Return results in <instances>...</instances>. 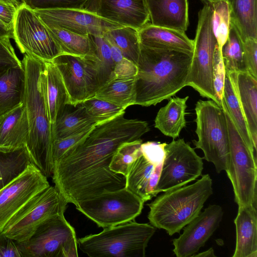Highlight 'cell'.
<instances>
[{
    "mask_svg": "<svg viewBox=\"0 0 257 257\" xmlns=\"http://www.w3.org/2000/svg\"><path fill=\"white\" fill-rule=\"evenodd\" d=\"M122 113L96 124L81 142L54 163L55 186L68 203L80 202L125 187V177L109 166L122 144L140 139L150 131L148 122L128 119Z\"/></svg>",
    "mask_w": 257,
    "mask_h": 257,
    "instance_id": "1",
    "label": "cell"
},
{
    "mask_svg": "<svg viewBox=\"0 0 257 257\" xmlns=\"http://www.w3.org/2000/svg\"><path fill=\"white\" fill-rule=\"evenodd\" d=\"M193 52L141 45L135 105H156L186 86Z\"/></svg>",
    "mask_w": 257,
    "mask_h": 257,
    "instance_id": "2",
    "label": "cell"
},
{
    "mask_svg": "<svg viewBox=\"0 0 257 257\" xmlns=\"http://www.w3.org/2000/svg\"><path fill=\"white\" fill-rule=\"evenodd\" d=\"M26 74L24 100L29 125L26 145L32 163L47 177L52 176V137L46 95L44 61L27 54L21 61Z\"/></svg>",
    "mask_w": 257,
    "mask_h": 257,
    "instance_id": "3",
    "label": "cell"
},
{
    "mask_svg": "<svg viewBox=\"0 0 257 257\" xmlns=\"http://www.w3.org/2000/svg\"><path fill=\"white\" fill-rule=\"evenodd\" d=\"M148 204L150 223L171 236L180 231L200 212L213 194L212 180L205 174L194 183L164 192Z\"/></svg>",
    "mask_w": 257,
    "mask_h": 257,
    "instance_id": "4",
    "label": "cell"
},
{
    "mask_svg": "<svg viewBox=\"0 0 257 257\" xmlns=\"http://www.w3.org/2000/svg\"><path fill=\"white\" fill-rule=\"evenodd\" d=\"M156 229L133 220L80 238L78 247L90 257H144Z\"/></svg>",
    "mask_w": 257,
    "mask_h": 257,
    "instance_id": "5",
    "label": "cell"
},
{
    "mask_svg": "<svg viewBox=\"0 0 257 257\" xmlns=\"http://www.w3.org/2000/svg\"><path fill=\"white\" fill-rule=\"evenodd\" d=\"M198 140L192 142L201 149L206 161L220 173L227 168L229 145L227 121L223 107L212 100H198L195 108Z\"/></svg>",
    "mask_w": 257,
    "mask_h": 257,
    "instance_id": "6",
    "label": "cell"
},
{
    "mask_svg": "<svg viewBox=\"0 0 257 257\" xmlns=\"http://www.w3.org/2000/svg\"><path fill=\"white\" fill-rule=\"evenodd\" d=\"M229 136V155L225 171L238 206L257 204L256 151L244 141L231 118L222 99Z\"/></svg>",
    "mask_w": 257,
    "mask_h": 257,
    "instance_id": "7",
    "label": "cell"
},
{
    "mask_svg": "<svg viewBox=\"0 0 257 257\" xmlns=\"http://www.w3.org/2000/svg\"><path fill=\"white\" fill-rule=\"evenodd\" d=\"M212 13L211 5L209 4H205L198 13L192 58L186 86L192 87L203 97L212 100L218 104L213 78L214 53L218 43L212 28Z\"/></svg>",
    "mask_w": 257,
    "mask_h": 257,
    "instance_id": "8",
    "label": "cell"
},
{
    "mask_svg": "<svg viewBox=\"0 0 257 257\" xmlns=\"http://www.w3.org/2000/svg\"><path fill=\"white\" fill-rule=\"evenodd\" d=\"M16 243L22 257L78 256L75 229L64 213L46 220L26 241Z\"/></svg>",
    "mask_w": 257,
    "mask_h": 257,
    "instance_id": "9",
    "label": "cell"
},
{
    "mask_svg": "<svg viewBox=\"0 0 257 257\" xmlns=\"http://www.w3.org/2000/svg\"><path fill=\"white\" fill-rule=\"evenodd\" d=\"M145 202L125 187L79 202L76 208L103 228L134 220Z\"/></svg>",
    "mask_w": 257,
    "mask_h": 257,
    "instance_id": "10",
    "label": "cell"
},
{
    "mask_svg": "<svg viewBox=\"0 0 257 257\" xmlns=\"http://www.w3.org/2000/svg\"><path fill=\"white\" fill-rule=\"evenodd\" d=\"M68 202L54 186H49L29 201L2 232L18 242L28 240L48 218L64 213Z\"/></svg>",
    "mask_w": 257,
    "mask_h": 257,
    "instance_id": "11",
    "label": "cell"
},
{
    "mask_svg": "<svg viewBox=\"0 0 257 257\" xmlns=\"http://www.w3.org/2000/svg\"><path fill=\"white\" fill-rule=\"evenodd\" d=\"M13 32V39L23 54L43 61H52L62 54L43 22L24 4L18 8Z\"/></svg>",
    "mask_w": 257,
    "mask_h": 257,
    "instance_id": "12",
    "label": "cell"
},
{
    "mask_svg": "<svg viewBox=\"0 0 257 257\" xmlns=\"http://www.w3.org/2000/svg\"><path fill=\"white\" fill-rule=\"evenodd\" d=\"M165 150V156L157 187L158 194L185 186L202 175L203 158L183 139H173L166 143Z\"/></svg>",
    "mask_w": 257,
    "mask_h": 257,
    "instance_id": "13",
    "label": "cell"
},
{
    "mask_svg": "<svg viewBox=\"0 0 257 257\" xmlns=\"http://www.w3.org/2000/svg\"><path fill=\"white\" fill-rule=\"evenodd\" d=\"M52 62L62 77L69 105L76 106L95 96L100 84L96 66L90 58L61 54Z\"/></svg>",
    "mask_w": 257,
    "mask_h": 257,
    "instance_id": "14",
    "label": "cell"
},
{
    "mask_svg": "<svg viewBox=\"0 0 257 257\" xmlns=\"http://www.w3.org/2000/svg\"><path fill=\"white\" fill-rule=\"evenodd\" d=\"M50 186L47 178L33 163L0 190V232L33 197Z\"/></svg>",
    "mask_w": 257,
    "mask_h": 257,
    "instance_id": "15",
    "label": "cell"
},
{
    "mask_svg": "<svg viewBox=\"0 0 257 257\" xmlns=\"http://www.w3.org/2000/svg\"><path fill=\"white\" fill-rule=\"evenodd\" d=\"M34 11L45 25L80 35L103 36L110 30L123 27L84 9L63 8Z\"/></svg>",
    "mask_w": 257,
    "mask_h": 257,
    "instance_id": "16",
    "label": "cell"
},
{
    "mask_svg": "<svg viewBox=\"0 0 257 257\" xmlns=\"http://www.w3.org/2000/svg\"><path fill=\"white\" fill-rule=\"evenodd\" d=\"M223 215L221 206L210 205L189 222L179 237L173 240L176 256L189 257L196 254L217 229Z\"/></svg>",
    "mask_w": 257,
    "mask_h": 257,
    "instance_id": "17",
    "label": "cell"
},
{
    "mask_svg": "<svg viewBox=\"0 0 257 257\" xmlns=\"http://www.w3.org/2000/svg\"><path fill=\"white\" fill-rule=\"evenodd\" d=\"M84 10L138 30L150 21L145 0H89Z\"/></svg>",
    "mask_w": 257,
    "mask_h": 257,
    "instance_id": "18",
    "label": "cell"
},
{
    "mask_svg": "<svg viewBox=\"0 0 257 257\" xmlns=\"http://www.w3.org/2000/svg\"><path fill=\"white\" fill-rule=\"evenodd\" d=\"M245 118L254 149L257 146V79L247 71L227 73Z\"/></svg>",
    "mask_w": 257,
    "mask_h": 257,
    "instance_id": "19",
    "label": "cell"
},
{
    "mask_svg": "<svg viewBox=\"0 0 257 257\" xmlns=\"http://www.w3.org/2000/svg\"><path fill=\"white\" fill-rule=\"evenodd\" d=\"M29 125L24 102L0 115V150L13 151L26 146Z\"/></svg>",
    "mask_w": 257,
    "mask_h": 257,
    "instance_id": "20",
    "label": "cell"
},
{
    "mask_svg": "<svg viewBox=\"0 0 257 257\" xmlns=\"http://www.w3.org/2000/svg\"><path fill=\"white\" fill-rule=\"evenodd\" d=\"M151 24L183 32L189 25L188 0H145Z\"/></svg>",
    "mask_w": 257,
    "mask_h": 257,
    "instance_id": "21",
    "label": "cell"
},
{
    "mask_svg": "<svg viewBox=\"0 0 257 257\" xmlns=\"http://www.w3.org/2000/svg\"><path fill=\"white\" fill-rule=\"evenodd\" d=\"M256 209L252 204L238 206L234 220L236 244L232 257L257 256Z\"/></svg>",
    "mask_w": 257,
    "mask_h": 257,
    "instance_id": "22",
    "label": "cell"
},
{
    "mask_svg": "<svg viewBox=\"0 0 257 257\" xmlns=\"http://www.w3.org/2000/svg\"><path fill=\"white\" fill-rule=\"evenodd\" d=\"M140 45L153 48L193 52V40L185 32L148 23L138 30Z\"/></svg>",
    "mask_w": 257,
    "mask_h": 257,
    "instance_id": "23",
    "label": "cell"
},
{
    "mask_svg": "<svg viewBox=\"0 0 257 257\" xmlns=\"http://www.w3.org/2000/svg\"><path fill=\"white\" fill-rule=\"evenodd\" d=\"M26 74L23 65L11 67L0 74V115L24 102Z\"/></svg>",
    "mask_w": 257,
    "mask_h": 257,
    "instance_id": "24",
    "label": "cell"
},
{
    "mask_svg": "<svg viewBox=\"0 0 257 257\" xmlns=\"http://www.w3.org/2000/svg\"><path fill=\"white\" fill-rule=\"evenodd\" d=\"M46 95L51 126L67 105L69 95L58 69L52 61H44Z\"/></svg>",
    "mask_w": 257,
    "mask_h": 257,
    "instance_id": "25",
    "label": "cell"
},
{
    "mask_svg": "<svg viewBox=\"0 0 257 257\" xmlns=\"http://www.w3.org/2000/svg\"><path fill=\"white\" fill-rule=\"evenodd\" d=\"M188 98V96L169 98L168 103L158 111L155 119V127L166 136L173 139L179 137L186 125L185 115Z\"/></svg>",
    "mask_w": 257,
    "mask_h": 257,
    "instance_id": "26",
    "label": "cell"
},
{
    "mask_svg": "<svg viewBox=\"0 0 257 257\" xmlns=\"http://www.w3.org/2000/svg\"><path fill=\"white\" fill-rule=\"evenodd\" d=\"M68 105L51 126L53 141L80 133L97 124L81 104L76 106L73 110L68 108Z\"/></svg>",
    "mask_w": 257,
    "mask_h": 257,
    "instance_id": "27",
    "label": "cell"
},
{
    "mask_svg": "<svg viewBox=\"0 0 257 257\" xmlns=\"http://www.w3.org/2000/svg\"><path fill=\"white\" fill-rule=\"evenodd\" d=\"M230 23L237 30L242 41L257 40V0H226Z\"/></svg>",
    "mask_w": 257,
    "mask_h": 257,
    "instance_id": "28",
    "label": "cell"
},
{
    "mask_svg": "<svg viewBox=\"0 0 257 257\" xmlns=\"http://www.w3.org/2000/svg\"><path fill=\"white\" fill-rule=\"evenodd\" d=\"M95 97L111 102L125 109L135 105V78L113 77L97 91Z\"/></svg>",
    "mask_w": 257,
    "mask_h": 257,
    "instance_id": "29",
    "label": "cell"
},
{
    "mask_svg": "<svg viewBox=\"0 0 257 257\" xmlns=\"http://www.w3.org/2000/svg\"><path fill=\"white\" fill-rule=\"evenodd\" d=\"M155 170V166L142 155L135 162L125 177V187L145 202L151 200L149 187Z\"/></svg>",
    "mask_w": 257,
    "mask_h": 257,
    "instance_id": "30",
    "label": "cell"
},
{
    "mask_svg": "<svg viewBox=\"0 0 257 257\" xmlns=\"http://www.w3.org/2000/svg\"><path fill=\"white\" fill-rule=\"evenodd\" d=\"M31 163L26 147L10 151L0 150V190L20 175Z\"/></svg>",
    "mask_w": 257,
    "mask_h": 257,
    "instance_id": "31",
    "label": "cell"
},
{
    "mask_svg": "<svg viewBox=\"0 0 257 257\" xmlns=\"http://www.w3.org/2000/svg\"><path fill=\"white\" fill-rule=\"evenodd\" d=\"M103 36L121 51L124 58L137 64L141 47L138 30L123 26L110 30Z\"/></svg>",
    "mask_w": 257,
    "mask_h": 257,
    "instance_id": "32",
    "label": "cell"
},
{
    "mask_svg": "<svg viewBox=\"0 0 257 257\" xmlns=\"http://www.w3.org/2000/svg\"><path fill=\"white\" fill-rule=\"evenodd\" d=\"M45 25L62 54L84 57L91 53V43L89 35H80L58 27Z\"/></svg>",
    "mask_w": 257,
    "mask_h": 257,
    "instance_id": "33",
    "label": "cell"
},
{
    "mask_svg": "<svg viewBox=\"0 0 257 257\" xmlns=\"http://www.w3.org/2000/svg\"><path fill=\"white\" fill-rule=\"evenodd\" d=\"M91 52L86 55L93 60L98 73L100 87L113 77L115 66L111 56L110 44L103 36L89 35Z\"/></svg>",
    "mask_w": 257,
    "mask_h": 257,
    "instance_id": "34",
    "label": "cell"
},
{
    "mask_svg": "<svg viewBox=\"0 0 257 257\" xmlns=\"http://www.w3.org/2000/svg\"><path fill=\"white\" fill-rule=\"evenodd\" d=\"M225 72L247 71L242 41L235 27L230 23L228 39L221 49Z\"/></svg>",
    "mask_w": 257,
    "mask_h": 257,
    "instance_id": "35",
    "label": "cell"
},
{
    "mask_svg": "<svg viewBox=\"0 0 257 257\" xmlns=\"http://www.w3.org/2000/svg\"><path fill=\"white\" fill-rule=\"evenodd\" d=\"M223 100L228 113L239 134L247 145L256 151L254 148L245 118L231 83L226 74L223 87Z\"/></svg>",
    "mask_w": 257,
    "mask_h": 257,
    "instance_id": "36",
    "label": "cell"
},
{
    "mask_svg": "<svg viewBox=\"0 0 257 257\" xmlns=\"http://www.w3.org/2000/svg\"><path fill=\"white\" fill-rule=\"evenodd\" d=\"M142 143L140 139L121 144L112 157L109 166L110 170L125 177L135 162L142 155L141 149Z\"/></svg>",
    "mask_w": 257,
    "mask_h": 257,
    "instance_id": "37",
    "label": "cell"
},
{
    "mask_svg": "<svg viewBox=\"0 0 257 257\" xmlns=\"http://www.w3.org/2000/svg\"><path fill=\"white\" fill-rule=\"evenodd\" d=\"M211 25L218 45L221 50L226 43L230 25L229 9L226 1H221L212 4Z\"/></svg>",
    "mask_w": 257,
    "mask_h": 257,
    "instance_id": "38",
    "label": "cell"
},
{
    "mask_svg": "<svg viewBox=\"0 0 257 257\" xmlns=\"http://www.w3.org/2000/svg\"><path fill=\"white\" fill-rule=\"evenodd\" d=\"M88 115L96 123H101L125 112V109L111 102L94 97L81 103Z\"/></svg>",
    "mask_w": 257,
    "mask_h": 257,
    "instance_id": "39",
    "label": "cell"
},
{
    "mask_svg": "<svg viewBox=\"0 0 257 257\" xmlns=\"http://www.w3.org/2000/svg\"><path fill=\"white\" fill-rule=\"evenodd\" d=\"M89 0H22L25 6L33 10L53 9H84Z\"/></svg>",
    "mask_w": 257,
    "mask_h": 257,
    "instance_id": "40",
    "label": "cell"
},
{
    "mask_svg": "<svg viewBox=\"0 0 257 257\" xmlns=\"http://www.w3.org/2000/svg\"><path fill=\"white\" fill-rule=\"evenodd\" d=\"M225 76L226 72L222 57L221 50L217 45L214 53L213 78L215 96L218 104L221 106H222Z\"/></svg>",
    "mask_w": 257,
    "mask_h": 257,
    "instance_id": "41",
    "label": "cell"
},
{
    "mask_svg": "<svg viewBox=\"0 0 257 257\" xmlns=\"http://www.w3.org/2000/svg\"><path fill=\"white\" fill-rule=\"evenodd\" d=\"M92 128L66 138L54 140L52 143L54 163L70 149L84 139Z\"/></svg>",
    "mask_w": 257,
    "mask_h": 257,
    "instance_id": "42",
    "label": "cell"
},
{
    "mask_svg": "<svg viewBox=\"0 0 257 257\" xmlns=\"http://www.w3.org/2000/svg\"><path fill=\"white\" fill-rule=\"evenodd\" d=\"M10 40L8 37H0V74L11 67L22 65Z\"/></svg>",
    "mask_w": 257,
    "mask_h": 257,
    "instance_id": "43",
    "label": "cell"
},
{
    "mask_svg": "<svg viewBox=\"0 0 257 257\" xmlns=\"http://www.w3.org/2000/svg\"><path fill=\"white\" fill-rule=\"evenodd\" d=\"M166 143L149 141L141 144L143 156L154 166L162 165L165 156Z\"/></svg>",
    "mask_w": 257,
    "mask_h": 257,
    "instance_id": "44",
    "label": "cell"
},
{
    "mask_svg": "<svg viewBox=\"0 0 257 257\" xmlns=\"http://www.w3.org/2000/svg\"><path fill=\"white\" fill-rule=\"evenodd\" d=\"M242 45L246 70L257 79V40L247 39Z\"/></svg>",
    "mask_w": 257,
    "mask_h": 257,
    "instance_id": "45",
    "label": "cell"
},
{
    "mask_svg": "<svg viewBox=\"0 0 257 257\" xmlns=\"http://www.w3.org/2000/svg\"><path fill=\"white\" fill-rule=\"evenodd\" d=\"M138 71L137 64L123 58L116 63L113 70V77L119 78H135Z\"/></svg>",
    "mask_w": 257,
    "mask_h": 257,
    "instance_id": "46",
    "label": "cell"
},
{
    "mask_svg": "<svg viewBox=\"0 0 257 257\" xmlns=\"http://www.w3.org/2000/svg\"><path fill=\"white\" fill-rule=\"evenodd\" d=\"M0 257H22L16 241L0 232Z\"/></svg>",
    "mask_w": 257,
    "mask_h": 257,
    "instance_id": "47",
    "label": "cell"
},
{
    "mask_svg": "<svg viewBox=\"0 0 257 257\" xmlns=\"http://www.w3.org/2000/svg\"><path fill=\"white\" fill-rule=\"evenodd\" d=\"M18 8L0 2V21L8 28L13 29Z\"/></svg>",
    "mask_w": 257,
    "mask_h": 257,
    "instance_id": "48",
    "label": "cell"
},
{
    "mask_svg": "<svg viewBox=\"0 0 257 257\" xmlns=\"http://www.w3.org/2000/svg\"><path fill=\"white\" fill-rule=\"evenodd\" d=\"M109 43L110 44L111 58L114 63L115 64L120 61L124 57L121 51L117 47L110 44L109 42Z\"/></svg>",
    "mask_w": 257,
    "mask_h": 257,
    "instance_id": "49",
    "label": "cell"
},
{
    "mask_svg": "<svg viewBox=\"0 0 257 257\" xmlns=\"http://www.w3.org/2000/svg\"><path fill=\"white\" fill-rule=\"evenodd\" d=\"M0 37H8L13 38V29H11L5 26L0 21Z\"/></svg>",
    "mask_w": 257,
    "mask_h": 257,
    "instance_id": "50",
    "label": "cell"
},
{
    "mask_svg": "<svg viewBox=\"0 0 257 257\" xmlns=\"http://www.w3.org/2000/svg\"><path fill=\"white\" fill-rule=\"evenodd\" d=\"M192 256L194 257H206V256H214L216 255L214 254V250L213 248H210L208 250L203 251L201 253H199L198 254H195Z\"/></svg>",
    "mask_w": 257,
    "mask_h": 257,
    "instance_id": "51",
    "label": "cell"
},
{
    "mask_svg": "<svg viewBox=\"0 0 257 257\" xmlns=\"http://www.w3.org/2000/svg\"><path fill=\"white\" fill-rule=\"evenodd\" d=\"M0 2L11 5L16 7L17 8H19L20 7L15 0H0Z\"/></svg>",
    "mask_w": 257,
    "mask_h": 257,
    "instance_id": "52",
    "label": "cell"
},
{
    "mask_svg": "<svg viewBox=\"0 0 257 257\" xmlns=\"http://www.w3.org/2000/svg\"><path fill=\"white\" fill-rule=\"evenodd\" d=\"M202 1L204 4H212L213 3L221 1H226V0H201Z\"/></svg>",
    "mask_w": 257,
    "mask_h": 257,
    "instance_id": "53",
    "label": "cell"
},
{
    "mask_svg": "<svg viewBox=\"0 0 257 257\" xmlns=\"http://www.w3.org/2000/svg\"><path fill=\"white\" fill-rule=\"evenodd\" d=\"M17 3V4L20 6L21 5H22L23 4L22 3V0H15Z\"/></svg>",
    "mask_w": 257,
    "mask_h": 257,
    "instance_id": "54",
    "label": "cell"
}]
</instances>
